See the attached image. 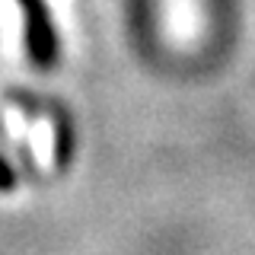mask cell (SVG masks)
Here are the masks:
<instances>
[{"instance_id": "1", "label": "cell", "mask_w": 255, "mask_h": 255, "mask_svg": "<svg viewBox=\"0 0 255 255\" xmlns=\"http://www.w3.org/2000/svg\"><path fill=\"white\" fill-rule=\"evenodd\" d=\"M22 3H29V16H32V26H29V45H32V58L38 64H48L54 58V35L51 29L42 22V13H38L35 0H22Z\"/></svg>"}, {"instance_id": "2", "label": "cell", "mask_w": 255, "mask_h": 255, "mask_svg": "<svg viewBox=\"0 0 255 255\" xmlns=\"http://www.w3.org/2000/svg\"><path fill=\"white\" fill-rule=\"evenodd\" d=\"M0 188H13V172L3 159H0Z\"/></svg>"}]
</instances>
